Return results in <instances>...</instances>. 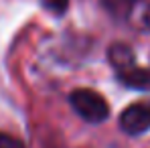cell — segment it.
<instances>
[{
    "label": "cell",
    "mask_w": 150,
    "mask_h": 148,
    "mask_svg": "<svg viewBox=\"0 0 150 148\" xmlns=\"http://www.w3.org/2000/svg\"><path fill=\"white\" fill-rule=\"evenodd\" d=\"M69 103L85 122L98 124L110 116V106L103 99V96H100L93 89H87V87L73 89L69 93Z\"/></svg>",
    "instance_id": "6da1fadb"
},
{
    "label": "cell",
    "mask_w": 150,
    "mask_h": 148,
    "mask_svg": "<svg viewBox=\"0 0 150 148\" xmlns=\"http://www.w3.org/2000/svg\"><path fill=\"white\" fill-rule=\"evenodd\" d=\"M120 128L128 136H140L150 130V99L136 101L120 114Z\"/></svg>",
    "instance_id": "7a4b0ae2"
},
{
    "label": "cell",
    "mask_w": 150,
    "mask_h": 148,
    "mask_svg": "<svg viewBox=\"0 0 150 148\" xmlns=\"http://www.w3.org/2000/svg\"><path fill=\"white\" fill-rule=\"evenodd\" d=\"M116 75L124 85L132 87V89L150 91V69H144V67H140L136 63H130V65H126L122 69H118Z\"/></svg>",
    "instance_id": "3957f363"
},
{
    "label": "cell",
    "mask_w": 150,
    "mask_h": 148,
    "mask_svg": "<svg viewBox=\"0 0 150 148\" xmlns=\"http://www.w3.org/2000/svg\"><path fill=\"white\" fill-rule=\"evenodd\" d=\"M140 0H101L103 8L110 10L114 16H120V18H128L132 8L138 4Z\"/></svg>",
    "instance_id": "277c9868"
},
{
    "label": "cell",
    "mask_w": 150,
    "mask_h": 148,
    "mask_svg": "<svg viewBox=\"0 0 150 148\" xmlns=\"http://www.w3.org/2000/svg\"><path fill=\"white\" fill-rule=\"evenodd\" d=\"M41 2H43V6L47 10L55 12V14H63L67 10V6H69V0H41Z\"/></svg>",
    "instance_id": "5b68a950"
},
{
    "label": "cell",
    "mask_w": 150,
    "mask_h": 148,
    "mask_svg": "<svg viewBox=\"0 0 150 148\" xmlns=\"http://www.w3.org/2000/svg\"><path fill=\"white\" fill-rule=\"evenodd\" d=\"M0 148H26V146L23 144V140H18L16 136L0 132Z\"/></svg>",
    "instance_id": "8992f818"
}]
</instances>
